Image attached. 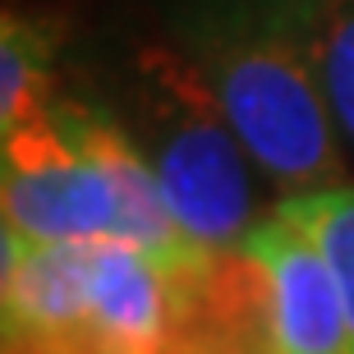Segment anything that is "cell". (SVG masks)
I'll return each mask as SVG.
<instances>
[{
	"instance_id": "6da1fadb",
	"label": "cell",
	"mask_w": 354,
	"mask_h": 354,
	"mask_svg": "<svg viewBox=\"0 0 354 354\" xmlns=\"http://www.w3.org/2000/svg\"><path fill=\"white\" fill-rule=\"evenodd\" d=\"M175 46L281 198L345 180L313 55V0H175Z\"/></svg>"
},
{
	"instance_id": "277c9868",
	"label": "cell",
	"mask_w": 354,
	"mask_h": 354,
	"mask_svg": "<svg viewBox=\"0 0 354 354\" xmlns=\"http://www.w3.org/2000/svg\"><path fill=\"white\" fill-rule=\"evenodd\" d=\"M244 249L263 267L267 331H272L276 354H354L336 276L317 253V244L286 212L253 221Z\"/></svg>"
},
{
	"instance_id": "7a4b0ae2",
	"label": "cell",
	"mask_w": 354,
	"mask_h": 354,
	"mask_svg": "<svg viewBox=\"0 0 354 354\" xmlns=\"http://www.w3.org/2000/svg\"><path fill=\"white\" fill-rule=\"evenodd\" d=\"M138 111L147 161L175 221L198 249H235L253 230L249 147L180 46L138 55Z\"/></svg>"
},
{
	"instance_id": "3957f363",
	"label": "cell",
	"mask_w": 354,
	"mask_h": 354,
	"mask_svg": "<svg viewBox=\"0 0 354 354\" xmlns=\"http://www.w3.org/2000/svg\"><path fill=\"white\" fill-rule=\"evenodd\" d=\"M5 138V230L24 239H106L120 235V189L102 147L83 124V106L55 102Z\"/></svg>"
},
{
	"instance_id": "52a82bcc",
	"label": "cell",
	"mask_w": 354,
	"mask_h": 354,
	"mask_svg": "<svg viewBox=\"0 0 354 354\" xmlns=\"http://www.w3.org/2000/svg\"><path fill=\"white\" fill-rule=\"evenodd\" d=\"M313 55L336 133L354 147V0H313Z\"/></svg>"
},
{
	"instance_id": "5b68a950",
	"label": "cell",
	"mask_w": 354,
	"mask_h": 354,
	"mask_svg": "<svg viewBox=\"0 0 354 354\" xmlns=\"http://www.w3.org/2000/svg\"><path fill=\"white\" fill-rule=\"evenodd\" d=\"M51 106H55L51 28L5 14V24H0V133L46 115Z\"/></svg>"
},
{
	"instance_id": "8992f818",
	"label": "cell",
	"mask_w": 354,
	"mask_h": 354,
	"mask_svg": "<svg viewBox=\"0 0 354 354\" xmlns=\"http://www.w3.org/2000/svg\"><path fill=\"white\" fill-rule=\"evenodd\" d=\"M276 212H286L317 244V253L327 258L345 304V322H350V336H354V184L341 180V184H327V189L290 194L276 203Z\"/></svg>"
}]
</instances>
